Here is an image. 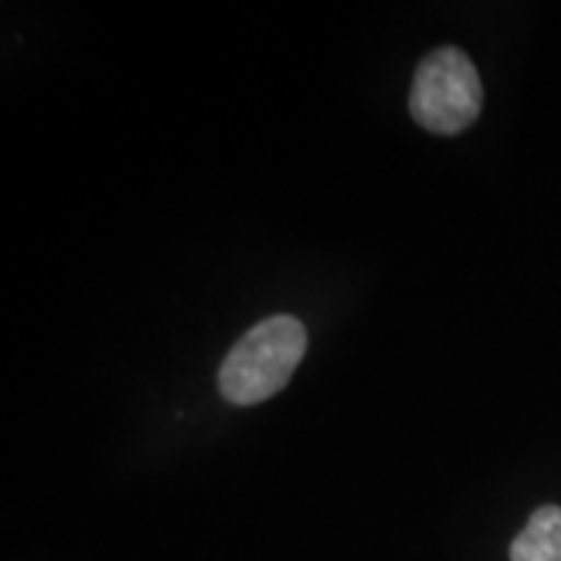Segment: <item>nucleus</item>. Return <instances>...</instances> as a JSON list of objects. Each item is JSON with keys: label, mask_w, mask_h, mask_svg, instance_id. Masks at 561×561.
<instances>
[{"label": "nucleus", "mask_w": 561, "mask_h": 561, "mask_svg": "<svg viewBox=\"0 0 561 561\" xmlns=\"http://www.w3.org/2000/svg\"><path fill=\"white\" fill-rule=\"evenodd\" d=\"M307 351L305 325L291 314L257 322L229 351L219 369V390L229 403L255 405L286 388Z\"/></svg>", "instance_id": "nucleus-1"}, {"label": "nucleus", "mask_w": 561, "mask_h": 561, "mask_svg": "<svg viewBox=\"0 0 561 561\" xmlns=\"http://www.w3.org/2000/svg\"><path fill=\"white\" fill-rule=\"evenodd\" d=\"M483 87L473 60L458 47H439L419 62L411 87V115L437 136H458L481 115Z\"/></svg>", "instance_id": "nucleus-2"}, {"label": "nucleus", "mask_w": 561, "mask_h": 561, "mask_svg": "<svg viewBox=\"0 0 561 561\" xmlns=\"http://www.w3.org/2000/svg\"><path fill=\"white\" fill-rule=\"evenodd\" d=\"M512 561H561V507L536 510L510 549Z\"/></svg>", "instance_id": "nucleus-3"}]
</instances>
